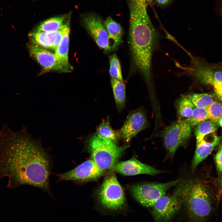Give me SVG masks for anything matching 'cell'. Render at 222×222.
<instances>
[{"label": "cell", "instance_id": "obj_2", "mask_svg": "<svg viewBox=\"0 0 222 222\" xmlns=\"http://www.w3.org/2000/svg\"><path fill=\"white\" fill-rule=\"evenodd\" d=\"M130 12L129 39L133 63L148 85L152 84V62L160 35L152 23L146 0H126Z\"/></svg>", "mask_w": 222, "mask_h": 222}, {"label": "cell", "instance_id": "obj_4", "mask_svg": "<svg viewBox=\"0 0 222 222\" xmlns=\"http://www.w3.org/2000/svg\"><path fill=\"white\" fill-rule=\"evenodd\" d=\"M86 146L92 159L105 171L112 169L129 145L119 146L96 132L85 140Z\"/></svg>", "mask_w": 222, "mask_h": 222}, {"label": "cell", "instance_id": "obj_31", "mask_svg": "<svg viewBox=\"0 0 222 222\" xmlns=\"http://www.w3.org/2000/svg\"><path fill=\"white\" fill-rule=\"evenodd\" d=\"M172 0H153L157 4L160 6H164L168 4Z\"/></svg>", "mask_w": 222, "mask_h": 222}, {"label": "cell", "instance_id": "obj_11", "mask_svg": "<svg viewBox=\"0 0 222 222\" xmlns=\"http://www.w3.org/2000/svg\"><path fill=\"white\" fill-rule=\"evenodd\" d=\"M84 27L98 46L104 52L112 50L108 32L104 23L97 15L90 14L83 18Z\"/></svg>", "mask_w": 222, "mask_h": 222}, {"label": "cell", "instance_id": "obj_18", "mask_svg": "<svg viewBox=\"0 0 222 222\" xmlns=\"http://www.w3.org/2000/svg\"><path fill=\"white\" fill-rule=\"evenodd\" d=\"M104 23L108 33L112 49H115L121 42L123 29L120 24L110 16L107 17Z\"/></svg>", "mask_w": 222, "mask_h": 222}, {"label": "cell", "instance_id": "obj_16", "mask_svg": "<svg viewBox=\"0 0 222 222\" xmlns=\"http://www.w3.org/2000/svg\"><path fill=\"white\" fill-rule=\"evenodd\" d=\"M221 138V136H217L214 134L212 135L210 140L204 138L200 142L196 144L191 164L192 171H194L198 165L209 155L214 147L219 144Z\"/></svg>", "mask_w": 222, "mask_h": 222}, {"label": "cell", "instance_id": "obj_29", "mask_svg": "<svg viewBox=\"0 0 222 222\" xmlns=\"http://www.w3.org/2000/svg\"><path fill=\"white\" fill-rule=\"evenodd\" d=\"M214 10L215 12L222 20V0H216Z\"/></svg>", "mask_w": 222, "mask_h": 222}, {"label": "cell", "instance_id": "obj_32", "mask_svg": "<svg viewBox=\"0 0 222 222\" xmlns=\"http://www.w3.org/2000/svg\"><path fill=\"white\" fill-rule=\"evenodd\" d=\"M218 123L219 125L222 127V117L219 120Z\"/></svg>", "mask_w": 222, "mask_h": 222}, {"label": "cell", "instance_id": "obj_7", "mask_svg": "<svg viewBox=\"0 0 222 222\" xmlns=\"http://www.w3.org/2000/svg\"><path fill=\"white\" fill-rule=\"evenodd\" d=\"M179 179L164 183H151L136 184L130 188L134 198L143 206L152 207L171 187L177 185Z\"/></svg>", "mask_w": 222, "mask_h": 222}, {"label": "cell", "instance_id": "obj_17", "mask_svg": "<svg viewBox=\"0 0 222 222\" xmlns=\"http://www.w3.org/2000/svg\"><path fill=\"white\" fill-rule=\"evenodd\" d=\"M70 30L69 21L65 28L62 39L55 50L54 53L60 63L69 72L72 69V67L69 63L68 58Z\"/></svg>", "mask_w": 222, "mask_h": 222}, {"label": "cell", "instance_id": "obj_19", "mask_svg": "<svg viewBox=\"0 0 222 222\" xmlns=\"http://www.w3.org/2000/svg\"><path fill=\"white\" fill-rule=\"evenodd\" d=\"M111 85L117 111L121 112L124 108L126 102L125 88L124 83L111 77Z\"/></svg>", "mask_w": 222, "mask_h": 222}, {"label": "cell", "instance_id": "obj_21", "mask_svg": "<svg viewBox=\"0 0 222 222\" xmlns=\"http://www.w3.org/2000/svg\"><path fill=\"white\" fill-rule=\"evenodd\" d=\"M66 17L67 15H64L47 19L40 23L35 31L44 32L56 31L62 27Z\"/></svg>", "mask_w": 222, "mask_h": 222}, {"label": "cell", "instance_id": "obj_1", "mask_svg": "<svg viewBox=\"0 0 222 222\" xmlns=\"http://www.w3.org/2000/svg\"><path fill=\"white\" fill-rule=\"evenodd\" d=\"M24 127L16 132L11 130L0 135V180L7 178V187L23 185L38 188L53 195L50 177L53 158L49 148L35 139Z\"/></svg>", "mask_w": 222, "mask_h": 222}, {"label": "cell", "instance_id": "obj_34", "mask_svg": "<svg viewBox=\"0 0 222 222\" xmlns=\"http://www.w3.org/2000/svg\"><path fill=\"white\" fill-rule=\"evenodd\" d=\"M149 4H150L153 2V0H146Z\"/></svg>", "mask_w": 222, "mask_h": 222}, {"label": "cell", "instance_id": "obj_6", "mask_svg": "<svg viewBox=\"0 0 222 222\" xmlns=\"http://www.w3.org/2000/svg\"><path fill=\"white\" fill-rule=\"evenodd\" d=\"M97 196L101 204L106 208L116 210L123 207L125 201V193L114 173H110L105 178Z\"/></svg>", "mask_w": 222, "mask_h": 222}, {"label": "cell", "instance_id": "obj_24", "mask_svg": "<svg viewBox=\"0 0 222 222\" xmlns=\"http://www.w3.org/2000/svg\"><path fill=\"white\" fill-rule=\"evenodd\" d=\"M196 107L207 108L214 101L213 96L208 93H193L185 96Z\"/></svg>", "mask_w": 222, "mask_h": 222}, {"label": "cell", "instance_id": "obj_27", "mask_svg": "<svg viewBox=\"0 0 222 222\" xmlns=\"http://www.w3.org/2000/svg\"><path fill=\"white\" fill-rule=\"evenodd\" d=\"M207 109L209 119L218 123L222 117V104L214 101Z\"/></svg>", "mask_w": 222, "mask_h": 222}, {"label": "cell", "instance_id": "obj_33", "mask_svg": "<svg viewBox=\"0 0 222 222\" xmlns=\"http://www.w3.org/2000/svg\"><path fill=\"white\" fill-rule=\"evenodd\" d=\"M219 144V149H222V138H221Z\"/></svg>", "mask_w": 222, "mask_h": 222}, {"label": "cell", "instance_id": "obj_30", "mask_svg": "<svg viewBox=\"0 0 222 222\" xmlns=\"http://www.w3.org/2000/svg\"><path fill=\"white\" fill-rule=\"evenodd\" d=\"M213 87L216 94L222 99V84H216Z\"/></svg>", "mask_w": 222, "mask_h": 222}, {"label": "cell", "instance_id": "obj_8", "mask_svg": "<svg viewBox=\"0 0 222 222\" xmlns=\"http://www.w3.org/2000/svg\"><path fill=\"white\" fill-rule=\"evenodd\" d=\"M191 132V127L183 120H179L164 129L162 134L164 143L171 155L173 156L179 147L186 143Z\"/></svg>", "mask_w": 222, "mask_h": 222}, {"label": "cell", "instance_id": "obj_15", "mask_svg": "<svg viewBox=\"0 0 222 222\" xmlns=\"http://www.w3.org/2000/svg\"><path fill=\"white\" fill-rule=\"evenodd\" d=\"M69 20L59 30L52 32L34 31L29 34L32 44L45 49L55 50L60 42L66 27Z\"/></svg>", "mask_w": 222, "mask_h": 222}, {"label": "cell", "instance_id": "obj_26", "mask_svg": "<svg viewBox=\"0 0 222 222\" xmlns=\"http://www.w3.org/2000/svg\"><path fill=\"white\" fill-rule=\"evenodd\" d=\"M109 73L111 77L124 83L120 63L116 53H114L109 56Z\"/></svg>", "mask_w": 222, "mask_h": 222}, {"label": "cell", "instance_id": "obj_28", "mask_svg": "<svg viewBox=\"0 0 222 222\" xmlns=\"http://www.w3.org/2000/svg\"><path fill=\"white\" fill-rule=\"evenodd\" d=\"M215 160L217 170L222 172V149H219L216 154Z\"/></svg>", "mask_w": 222, "mask_h": 222}, {"label": "cell", "instance_id": "obj_5", "mask_svg": "<svg viewBox=\"0 0 222 222\" xmlns=\"http://www.w3.org/2000/svg\"><path fill=\"white\" fill-rule=\"evenodd\" d=\"M189 64L182 65L176 62L177 67L181 70V74L190 76L197 82L213 86L222 84V64H211L199 57L189 53Z\"/></svg>", "mask_w": 222, "mask_h": 222}, {"label": "cell", "instance_id": "obj_3", "mask_svg": "<svg viewBox=\"0 0 222 222\" xmlns=\"http://www.w3.org/2000/svg\"><path fill=\"white\" fill-rule=\"evenodd\" d=\"M182 196L189 216L196 220L204 219L212 209L210 193L202 183L190 181L182 185Z\"/></svg>", "mask_w": 222, "mask_h": 222}, {"label": "cell", "instance_id": "obj_23", "mask_svg": "<svg viewBox=\"0 0 222 222\" xmlns=\"http://www.w3.org/2000/svg\"><path fill=\"white\" fill-rule=\"evenodd\" d=\"M177 106V114L180 118L179 120H184L191 117L195 107L191 100L185 96L178 101Z\"/></svg>", "mask_w": 222, "mask_h": 222}, {"label": "cell", "instance_id": "obj_22", "mask_svg": "<svg viewBox=\"0 0 222 222\" xmlns=\"http://www.w3.org/2000/svg\"><path fill=\"white\" fill-rule=\"evenodd\" d=\"M96 133L117 144L121 138L119 132L114 130L112 127L108 117L102 121L97 130Z\"/></svg>", "mask_w": 222, "mask_h": 222}, {"label": "cell", "instance_id": "obj_14", "mask_svg": "<svg viewBox=\"0 0 222 222\" xmlns=\"http://www.w3.org/2000/svg\"><path fill=\"white\" fill-rule=\"evenodd\" d=\"M29 49L30 56L45 70L69 72L60 63L54 53L32 44L29 45Z\"/></svg>", "mask_w": 222, "mask_h": 222}, {"label": "cell", "instance_id": "obj_10", "mask_svg": "<svg viewBox=\"0 0 222 222\" xmlns=\"http://www.w3.org/2000/svg\"><path fill=\"white\" fill-rule=\"evenodd\" d=\"M171 195L162 196L152 207V213L158 222L167 221L180 210L183 203L181 195V186Z\"/></svg>", "mask_w": 222, "mask_h": 222}, {"label": "cell", "instance_id": "obj_20", "mask_svg": "<svg viewBox=\"0 0 222 222\" xmlns=\"http://www.w3.org/2000/svg\"><path fill=\"white\" fill-rule=\"evenodd\" d=\"M219 126L218 122L210 119L198 125L195 130L196 144L200 142L206 136L213 133L218 129Z\"/></svg>", "mask_w": 222, "mask_h": 222}, {"label": "cell", "instance_id": "obj_25", "mask_svg": "<svg viewBox=\"0 0 222 222\" xmlns=\"http://www.w3.org/2000/svg\"><path fill=\"white\" fill-rule=\"evenodd\" d=\"M208 119V114L207 108L195 107L191 117L183 120L191 127H192L197 125L200 123Z\"/></svg>", "mask_w": 222, "mask_h": 222}, {"label": "cell", "instance_id": "obj_12", "mask_svg": "<svg viewBox=\"0 0 222 222\" xmlns=\"http://www.w3.org/2000/svg\"><path fill=\"white\" fill-rule=\"evenodd\" d=\"M148 125L145 112L139 108L129 113L119 132L121 138L128 145L133 138Z\"/></svg>", "mask_w": 222, "mask_h": 222}, {"label": "cell", "instance_id": "obj_9", "mask_svg": "<svg viewBox=\"0 0 222 222\" xmlns=\"http://www.w3.org/2000/svg\"><path fill=\"white\" fill-rule=\"evenodd\" d=\"M104 172L91 159L67 172L55 174L58 178L57 182L70 181L79 184L96 180L101 176Z\"/></svg>", "mask_w": 222, "mask_h": 222}, {"label": "cell", "instance_id": "obj_13", "mask_svg": "<svg viewBox=\"0 0 222 222\" xmlns=\"http://www.w3.org/2000/svg\"><path fill=\"white\" fill-rule=\"evenodd\" d=\"M111 170L115 172L127 176L141 174L154 175L165 172L144 164L134 157L126 161L117 162Z\"/></svg>", "mask_w": 222, "mask_h": 222}]
</instances>
